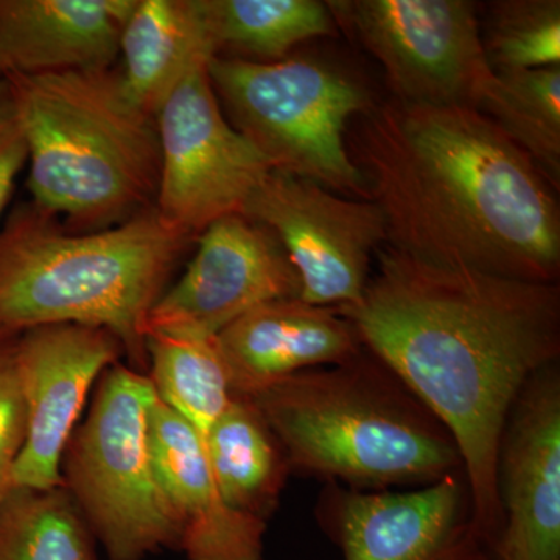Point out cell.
<instances>
[{
    "label": "cell",
    "mask_w": 560,
    "mask_h": 560,
    "mask_svg": "<svg viewBox=\"0 0 560 560\" xmlns=\"http://www.w3.org/2000/svg\"><path fill=\"white\" fill-rule=\"evenodd\" d=\"M337 308L364 348L451 431L475 515L495 552L503 529L495 480L501 433L526 383L559 363V283L503 278L383 245L360 300Z\"/></svg>",
    "instance_id": "cell-1"
},
{
    "label": "cell",
    "mask_w": 560,
    "mask_h": 560,
    "mask_svg": "<svg viewBox=\"0 0 560 560\" xmlns=\"http://www.w3.org/2000/svg\"><path fill=\"white\" fill-rule=\"evenodd\" d=\"M346 145L382 210L386 245L559 283L558 191L480 109L390 98L350 121Z\"/></svg>",
    "instance_id": "cell-2"
},
{
    "label": "cell",
    "mask_w": 560,
    "mask_h": 560,
    "mask_svg": "<svg viewBox=\"0 0 560 560\" xmlns=\"http://www.w3.org/2000/svg\"><path fill=\"white\" fill-rule=\"evenodd\" d=\"M190 238L156 209L102 231L72 232L35 205L0 232V338L79 324L108 330L149 368L147 320Z\"/></svg>",
    "instance_id": "cell-3"
},
{
    "label": "cell",
    "mask_w": 560,
    "mask_h": 560,
    "mask_svg": "<svg viewBox=\"0 0 560 560\" xmlns=\"http://www.w3.org/2000/svg\"><path fill=\"white\" fill-rule=\"evenodd\" d=\"M285 451L291 474L357 490L423 488L464 470L447 427L364 349L248 397Z\"/></svg>",
    "instance_id": "cell-4"
},
{
    "label": "cell",
    "mask_w": 560,
    "mask_h": 560,
    "mask_svg": "<svg viewBox=\"0 0 560 560\" xmlns=\"http://www.w3.org/2000/svg\"><path fill=\"white\" fill-rule=\"evenodd\" d=\"M3 79L27 143L36 208L90 232L116 226L154 205L161 168L156 119L130 101L120 72Z\"/></svg>",
    "instance_id": "cell-5"
},
{
    "label": "cell",
    "mask_w": 560,
    "mask_h": 560,
    "mask_svg": "<svg viewBox=\"0 0 560 560\" xmlns=\"http://www.w3.org/2000/svg\"><path fill=\"white\" fill-rule=\"evenodd\" d=\"M208 72L232 127L275 171L342 197L370 200L346 145L350 121L375 105L363 83L329 62L305 57L257 62L215 55Z\"/></svg>",
    "instance_id": "cell-6"
},
{
    "label": "cell",
    "mask_w": 560,
    "mask_h": 560,
    "mask_svg": "<svg viewBox=\"0 0 560 560\" xmlns=\"http://www.w3.org/2000/svg\"><path fill=\"white\" fill-rule=\"evenodd\" d=\"M156 390L149 375L116 363L62 456V486L109 560H143L179 547V526L149 442Z\"/></svg>",
    "instance_id": "cell-7"
},
{
    "label": "cell",
    "mask_w": 560,
    "mask_h": 560,
    "mask_svg": "<svg viewBox=\"0 0 560 560\" xmlns=\"http://www.w3.org/2000/svg\"><path fill=\"white\" fill-rule=\"evenodd\" d=\"M338 31L381 62L393 98L481 109L493 84L467 0H329Z\"/></svg>",
    "instance_id": "cell-8"
},
{
    "label": "cell",
    "mask_w": 560,
    "mask_h": 560,
    "mask_svg": "<svg viewBox=\"0 0 560 560\" xmlns=\"http://www.w3.org/2000/svg\"><path fill=\"white\" fill-rule=\"evenodd\" d=\"M208 65L191 69L154 116L161 168L153 208L187 238L223 217L243 215L275 171L228 120Z\"/></svg>",
    "instance_id": "cell-9"
},
{
    "label": "cell",
    "mask_w": 560,
    "mask_h": 560,
    "mask_svg": "<svg viewBox=\"0 0 560 560\" xmlns=\"http://www.w3.org/2000/svg\"><path fill=\"white\" fill-rule=\"evenodd\" d=\"M243 215L275 232L301 279L300 300L313 305L359 301L386 245L374 201L335 194L313 180L272 171Z\"/></svg>",
    "instance_id": "cell-10"
},
{
    "label": "cell",
    "mask_w": 560,
    "mask_h": 560,
    "mask_svg": "<svg viewBox=\"0 0 560 560\" xmlns=\"http://www.w3.org/2000/svg\"><path fill=\"white\" fill-rule=\"evenodd\" d=\"M316 521L345 560H492L464 470L405 492L327 482Z\"/></svg>",
    "instance_id": "cell-11"
},
{
    "label": "cell",
    "mask_w": 560,
    "mask_h": 560,
    "mask_svg": "<svg viewBox=\"0 0 560 560\" xmlns=\"http://www.w3.org/2000/svg\"><path fill=\"white\" fill-rule=\"evenodd\" d=\"M301 279L275 232L242 213L198 235L197 253L158 300L147 334L213 338L267 302L301 298Z\"/></svg>",
    "instance_id": "cell-12"
},
{
    "label": "cell",
    "mask_w": 560,
    "mask_h": 560,
    "mask_svg": "<svg viewBox=\"0 0 560 560\" xmlns=\"http://www.w3.org/2000/svg\"><path fill=\"white\" fill-rule=\"evenodd\" d=\"M120 341L108 330L79 324L35 327L14 337V359L27 438L13 471V488L62 486L61 464L92 386L119 363Z\"/></svg>",
    "instance_id": "cell-13"
},
{
    "label": "cell",
    "mask_w": 560,
    "mask_h": 560,
    "mask_svg": "<svg viewBox=\"0 0 560 560\" xmlns=\"http://www.w3.org/2000/svg\"><path fill=\"white\" fill-rule=\"evenodd\" d=\"M503 529L492 560H560V371L537 372L512 405L497 453Z\"/></svg>",
    "instance_id": "cell-14"
},
{
    "label": "cell",
    "mask_w": 560,
    "mask_h": 560,
    "mask_svg": "<svg viewBox=\"0 0 560 560\" xmlns=\"http://www.w3.org/2000/svg\"><path fill=\"white\" fill-rule=\"evenodd\" d=\"M217 342L232 394L242 397L298 372L346 363L366 349L355 326L337 307L300 298L246 312L217 335Z\"/></svg>",
    "instance_id": "cell-15"
},
{
    "label": "cell",
    "mask_w": 560,
    "mask_h": 560,
    "mask_svg": "<svg viewBox=\"0 0 560 560\" xmlns=\"http://www.w3.org/2000/svg\"><path fill=\"white\" fill-rule=\"evenodd\" d=\"M149 442L187 559L261 560L267 522L232 510L210 470L201 434L160 399L150 410Z\"/></svg>",
    "instance_id": "cell-16"
},
{
    "label": "cell",
    "mask_w": 560,
    "mask_h": 560,
    "mask_svg": "<svg viewBox=\"0 0 560 560\" xmlns=\"http://www.w3.org/2000/svg\"><path fill=\"white\" fill-rule=\"evenodd\" d=\"M136 0H0V77L108 69Z\"/></svg>",
    "instance_id": "cell-17"
},
{
    "label": "cell",
    "mask_w": 560,
    "mask_h": 560,
    "mask_svg": "<svg viewBox=\"0 0 560 560\" xmlns=\"http://www.w3.org/2000/svg\"><path fill=\"white\" fill-rule=\"evenodd\" d=\"M119 54L121 86L138 108L156 116L180 80L217 55L201 0H136Z\"/></svg>",
    "instance_id": "cell-18"
},
{
    "label": "cell",
    "mask_w": 560,
    "mask_h": 560,
    "mask_svg": "<svg viewBox=\"0 0 560 560\" xmlns=\"http://www.w3.org/2000/svg\"><path fill=\"white\" fill-rule=\"evenodd\" d=\"M210 470L232 510L268 522L291 474L285 451L248 397L234 396L202 436Z\"/></svg>",
    "instance_id": "cell-19"
},
{
    "label": "cell",
    "mask_w": 560,
    "mask_h": 560,
    "mask_svg": "<svg viewBox=\"0 0 560 560\" xmlns=\"http://www.w3.org/2000/svg\"><path fill=\"white\" fill-rule=\"evenodd\" d=\"M201 9L217 55L232 49L242 60L282 61L307 40L338 35L319 0H201Z\"/></svg>",
    "instance_id": "cell-20"
},
{
    "label": "cell",
    "mask_w": 560,
    "mask_h": 560,
    "mask_svg": "<svg viewBox=\"0 0 560 560\" xmlns=\"http://www.w3.org/2000/svg\"><path fill=\"white\" fill-rule=\"evenodd\" d=\"M145 349L158 399L205 436L234 397L217 337L150 331Z\"/></svg>",
    "instance_id": "cell-21"
},
{
    "label": "cell",
    "mask_w": 560,
    "mask_h": 560,
    "mask_svg": "<svg viewBox=\"0 0 560 560\" xmlns=\"http://www.w3.org/2000/svg\"><path fill=\"white\" fill-rule=\"evenodd\" d=\"M0 560H98L97 540L65 486L13 488L0 500Z\"/></svg>",
    "instance_id": "cell-22"
},
{
    "label": "cell",
    "mask_w": 560,
    "mask_h": 560,
    "mask_svg": "<svg viewBox=\"0 0 560 560\" xmlns=\"http://www.w3.org/2000/svg\"><path fill=\"white\" fill-rule=\"evenodd\" d=\"M485 113L560 187V66L497 73Z\"/></svg>",
    "instance_id": "cell-23"
},
{
    "label": "cell",
    "mask_w": 560,
    "mask_h": 560,
    "mask_svg": "<svg viewBox=\"0 0 560 560\" xmlns=\"http://www.w3.org/2000/svg\"><path fill=\"white\" fill-rule=\"evenodd\" d=\"M481 27L495 73L560 66L559 0H497Z\"/></svg>",
    "instance_id": "cell-24"
},
{
    "label": "cell",
    "mask_w": 560,
    "mask_h": 560,
    "mask_svg": "<svg viewBox=\"0 0 560 560\" xmlns=\"http://www.w3.org/2000/svg\"><path fill=\"white\" fill-rule=\"evenodd\" d=\"M27 438V407L14 359V337L0 338V500L13 489V471Z\"/></svg>",
    "instance_id": "cell-25"
},
{
    "label": "cell",
    "mask_w": 560,
    "mask_h": 560,
    "mask_svg": "<svg viewBox=\"0 0 560 560\" xmlns=\"http://www.w3.org/2000/svg\"><path fill=\"white\" fill-rule=\"evenodd\" d=\"M27 160V143L13 116L0 127V213L5 209L18 175Z\"/></svg>",
    "instance_id": "cell-26"
},
{
    "label": "cell",
    "mask_w": 560,
    "mask_h": 560,
    "mask_svg": "<svg viewBox=\"0 0 560 560\" xmlns=\"http://www.w3.org/2000/svg\"><path fill=\"white\" fill-rule=\"evenodd\" d=\"M14 109L11 101L9 81L0 77V127L13 119Z\"/></svg>",
    "instance_id": "cell-27"
}]
</instances>
